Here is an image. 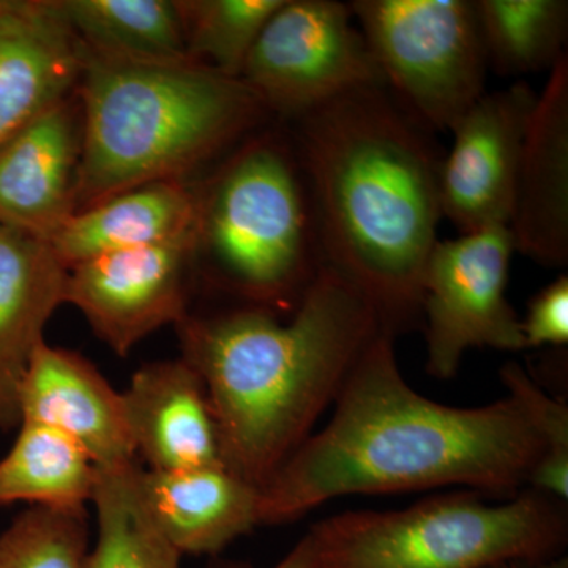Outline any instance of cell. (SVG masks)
<instances>
[{"mask_svg":"<svg viewBox=\"0 0 568 568\" xmlns=\"http://www.w3.org/2000/svg\"><path fill=\"white\" fill-rule=\"evenodd\" d=\"M97 466L73 440L39 424H21L0 459V507L84 508L95 491Z\"/></svg>","mask_w":568,"mask_h":568,"instance_id":"44dd1931","label":"cell"},{"mask_svg":"<svg viewBox=\"0 0 568 568\" xmlns=\"http://www.w3.org/2000/svg\"><path fill=\"white\" fill-rule=\"evenodd\" d=\"M515 250L547 267L568 263V58L549 71L530 114L508 223Z\"/></svg>","mask_w":568,"mask_h":568,"instance_id":"4fadbf2b","label":"cell"},{"mask_svg":"<svg viewBox=\"0 0 568 568\" xmlns=\"http://www.w3.org/2000/svg\"><path fill=\"white\" fill-rule=\"evenodd\" d=\"M132 465L97 467L92 504L97 544L88 568H181L182 555L164 538L142 503Z\"/></svg>","mask_w":568,"mask_h":568,"instance_id":"7402d4cb","label":"cell"},{"mask_svg":"<svg viewBox=\"0 0 568 568\" xmlns=\"http://www.w3.org/2000/svg\"><path fill=\"white\" fill-rule=\"evenodd\" d=\"M200 235L102 254L69 268L65 304L77 306L112 353L126 355L185 312V272Z\"/></svg>","mask_w":568,"mask_h":568,"instance_id":"8fae6325","label":"cell"},{"mask_svg":"<svg viewBox=\"0 0 568 568\" xmlns=\"http://www.w3.org/2000/svg\"><path fill=\"white\" fill-rule=\"evenodd\" d=\"M458 489L399 510H349L306 536L320 568H488L566 556L567 503L525 488L506 503Z\"/></svg>","mask_w":568,"mask_h":568,"instance_id":"5b68a950","label":"cell"},{"mask_svg":"<svg viewBox=\"0 0 568 568\" xmlns=\"http://www.w3.org/2000/svg\"><path fill=\"white\" fill-rule=\"evenodd\" d=\"M84 508L32 506L0 532V568H88Z\"/></svg>","mask_w":568,"mask_h":568,"instance_id":"d4e9b609","label":"cell"},{"mask_svg":"<svg viewBox=\"0 0 568 568\" xmlns=\"http://www.w3.org/2000/svg\"><path fill=\"white\" fill-rule=\"evenodd\" d=\"M384 84L428 130H452L484 95L488 59L473 0L349 3Z\"/></svg>","mask_w":568,"mask_h":568,"instance_id":"52a82bcc","label":"cell"},{"mask_svg":"<svg viewBox=\"0 0 568 568\" xmlns=\"http://www.w3.org/2000/svg\"><path fill=\"white\" fill-rule=\"evenodd\" d=\"M122 402L134 450L149 470L223 465L203 381L182 357L141 366Z\"/></svg>","mask_w":568,"mask_h":568,"instance_id":"e0dca14e","label":"cell"},{"mask_svg":"<svg viewBox=\"0 0 568 568\" xmlns=\"http://www.w3.org/2000/svg\"><path fill=\"white\" fill-rule=\"evenodd\" d=\"M200 242L226 286L254 308L294 313L324 267L295 149L267 136L235 153L201 200Z\"/></svg>","mask_w":568,"mask_h":568,"instance_id":"8992f818","label":"cell"},{"mask_svg":"<svg viewBox=\"0 0 568 568\" xmlns=\"http://www.w3.org/2000/svg\"><path fill=\"white\" fill-rule=\"evenodd\" d=\"M488 568H568L566 556L548 560H508Z\"/></svg>","mask_w":568,"mask_h":568,"instance_id":"f1b7e54d","label":"cell"},{"mask_svg":"<svg viewBox=\"0 0 568 568\" xmlns=\"http://www.w3.org/2000/svg\"><path fill=\"white\" fill-rule=\"evenodd\" d=\"M69 268L50 241L0 223V429L20 426V392L48 321L65 304Z\"/></svg>","mask_w":568,"mask_h":568,"instance_id":"2e32d148","label":"cell"},{"mask_svg":"<svg viewBox=\"0 0 568 568\" xmlns=\"http://www.w3.org/2000/svg\"><path fill=\"white\" fill-rule=\"evenodd\" d=\"M182 358L211 403L224 467L263 489L334 405L384 332L346 276L324 265L290 321L263 308L178 324Z\"/></svg>","mask_w":568,"mask_h":568,"instance_id":"3957f363","label":"cell"},{"mask_svg":"<svg viewBox=\"0 0 568 568\" xmlns=\"http://www.w3.org/2000/svg\"><path fill=\"white\" fill-rule=\"evenodd\" d=\"M349 3L283 0L265 22L241 80L267 110L295 119L365 85L384 84Z\"/></svg>","mask_w":568,"mask_h":568,"instance_id":"ba28073f","label":"cell"},{"mask_svg":"<svg viewBox=\"0 0 568 568\" xmlns=\"http://www.w3.org/2000/svg\"><path fill=\"white\" fill-rule=\"evenodd\" d=\"M80 82L77 212L136 186L175 181L267 110L241 78L194 62L122 61L82 47Z\"/></svg>","mask_w":568,"mask_h":568,"instance_id":"277c9868","label":"cell"},{"mask_svg":"<svg viewBox=\"0 0 568 568\" xmlns=\"http://www.w3.org/2000/svg\"><path fill=\"white\" fill-rule=\"evenodd\" d=\"M500 381L507 395L525 407L526 414L544 440L545 454L528 488L537 489L556 499L568 500V407L549 396L517 362L500 368Z\"/></svg>","mask_w":568,"mask_h":568,"instance_id":"484cf974","label":"cell"},{"mask_svg":"<svg viewBox=\"0 0 568 568\" xmlns=\"http://www.w3.org/2000/svg\"><path fill=\"white\" fill-rule=\"evenodd\" d=\"M334 405L328 424L261 489V526L286 525L347 495L458 487L510 499L528 488L545 454L511 395L454 407L414 390L386 331L366 347Z\"/></svg>","mask_w":568,"mask_h":568,"instance_id":"6da1fadb","label":"cell"},{"mask_svg":"<svg viewBox=\"0 0 568 568\" xmlns=\"http://www.w3.org/2000/svg\"><path fill=\"white\" fill-rule=\"evenodd\" d=\"M515 252L508 226L437 241L426 264L422 298L429 376L450 379L473 347L525 349L521 320L506 294Z\"/></svg>","mask_w":568,"mask_h":568,"instance_id":"9c48e42d","label":"cell"},{"mask_svg":"<svg viewBox=\"0 0 568 568\" xmlns=\"http://www.w3.org/2000/svg\"><path fill=\"white\" fill-rule=\"evenodd\" d=\"M81 138L69 100L0 148V223L52 241L77 213Z\"/></svg>","mask_w":568,"mask_h":568,"instance_id":"9a60e30c","label":"cell"},{"mask_svg":"<svg viewBox=\"0 0 568 568\" xmlns=\"http://www.w3.org/2000/svg\"><path fill=\"white\" fill-rule=\"evenodd\" d=\"M488 67L500 77L551 71L568 33L567 0H474Z\"/></svg>","mask_w":568,"mask_h":568,"instance_id":"603a6c76","label":"cell"},{"mask_svg":"<svg viewBox=\"0 0 568 568\" xmlns=\"http://www.w3.org/2000/svg\"><path fill=\"white\" fill-rule=\"evenodd\" d=\"M82 47L52 0H0V148L80 81Z\"/></svg>","mask_w":568,"mask_h":568,"instance_id":"5bb4252c","label":"cell"},{"mask_svg":"<svg viewBox=\"0 0 568 568\" xmlns=\"http://www.w3.org/2000/svg\"><path fill=\"white\" fill-rule=\"evenodd\" d=\"M138 485L152 521L182 556L219 555L261 526V488L223 465L140 469Z\"/></svg>","mask_w":568,"mask_h":568,"instance_id":"ac0fdd59","label":"cell"},{"mask_svg":"<svg viewBox=\"0 0 568 568\" xmlns=\"http://www.w3.org/2000/svg\"><path fill=\"white\" fill-rule=\"evenodd\" d=\"M82 47L142 63L193 62L178 2L168 0H52Z\"/></svg>","mask_w":568,"mask_h":568,"instance_id":"ffe728a7","label":"cell"},{"mask_svg":"<svg viewBox=\"0 0 568 568\" xmlns=\"http://www.w3.org/2000/svg\"><path fill=\"white\" fill-rule=\"evenodd\" d=\"M201 200L178 181L148 183L70 216L51 245L67 268L102 254L200 235Z\"/></svg>","mask_w":568,"mask_h":568,"instance_id":"d6986e66","label":"cell"},{"mask_svg":"<svg viewBox=\"0 0 568 568\" xmlns=\"http://www.w3.org/2000/svg\"><path fill=\"white\" fill-rule=\"evenodd\" d=\"M537 95L523 81L485 92L450 130L454 145L440 163V211L459 234L510 223Z\"/></svg>","mask_w":568,"mask_h":568,"instance_id":"30bf717a","label":"cell"},{"mask_svg":"<svg viewBox=\"0 0 568 568\" xmlns=\"http://www.w3.org/2000/svg\"><path fill=\"white\" fill-rule=\"evenodd\" d=\"M525 349L562 347L568 343V276L559 275L530 301L521 320Z\"/></svg>","mask_w":568,"mask_h":568,"instance_id":"4316f807","label":"cell"},{"mask_svg":"<svg viewBox=\"0 0 568 568\" xmlns=\"http://www.w3.org/2000/svg\"><path fill=\"white\" fill-rule=\"evenodd\" d=\"M283 0H185L181 11L186 52L194 63L241 78L265 22Z\"/></svg>","mask_w":568,"mask_h":568,"instance_id":"cb8c5ba5","label":"cell"},{"mask_svg":"<svg viewBox=\"0 0 568 568\" xmlns=\"http://www.w3.org/2000/svg\"><path fill=\"white\" fill-rule=\"evenodd\" d=\"M294 121L324 265L368 298L395 338L422 327L425 268L443 219V160L428 129L386 84L354 89Z\"/></svg>","mask_w":568,"mask_h":568,"instance_id":"7a4b0ae2","label":"cell"},{"mask_svg":"<svg viewBox=\"0 0 568 568\" xmlns=\"http://www.w3.org/2000/svg\"><path fill=\"white\" fill-rule=\"evenodd\" d=\"M211 568H252L241 562H216ZM274 568H320L312 540L305 536Z\"/></svg>","mask_w":568,"mask_h":568,"instance_id":"83f0119b","label":"cell"},{"mask_svg":"<svg viewBox=\"0 0 568 568\" xmlns=\"http://www.w3.org/2000/svg\"><path fill=\"white\" fill-rule=\"evenodd\" d=\"M39 424L69 437L97 467L132 465L136 458L114 390L81 354L41 343L20 392V425Z\"/></svg>","mask_w":568,"mask_h":568,"instance_id":"7c38bea8","label":"cell"}]
</instances>
